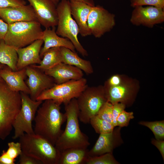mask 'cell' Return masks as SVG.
<instances>
[{
    "mask_svg": "<svg viewBox=\"0 0 164 164\" xmlns=\"http://www.w3.org/2000/svg\"><path fill=\"white\" fill-rule=\"evenodd\" d=\"M60 104L53 100H46L38 108L34 119L35 134L55 145L63 131L61 127L66 120L61 111Z\"/></svg>",
    "mask_w": 164,
    "mask_h": 164,
    "instance_id": "6da1fadb",
    "label": "cell"
},
{
    "mask_svg": "<svg viewBox=\"0 0 164 164\" xmlns=\"http://www.w3.org/2000/svg\"><path fill=\"white\" fill-rule=\"evenodd\" d=\"M64 105L66 126L57 140L55 147L60 152L72 148L87 149L90 144L88 137L81 132L80 128L77 98L72 99Z\"/></svg>",
    "mask_w": 164,
    "mask_h": 164,
    "instance_id": "7a4b0ae2",
    "label": "cell"
},
{
    "mask_svg": "<svg viewBox=\"0 0 164 164\" xmlns=\"http://www.w3.org/2000/svg\"><path fill=\"white\" fill-rule=\"evenodd\" d=\"M20 92L12 90L3 80L0 81V139L10 134L15 118L21 107Z\"/></svg>",
    "mask_w": 164,
    "mask_h": 164,
    "instance_id": "3957f363",
    "label": "cell"
},
{
    "mask_svg": "<svg viewBox=\"0 0 164 164\" xmlns=\"http://www.w3.org/2000/svg\"><path fill=\"white\" fill-rule=\"evenodd\" d=\"M19 138L23 153L42 164H58L60 152L45 139L35 133H25Z\"/></svg>",
    "mask_w": 164,
    "mask_h": 164,
    "instance_id": "277c9868",
    "label": "cell"
},
{
    "mask_svg": "<svg viewBox=\"0 0 164 164\" xmlns=\"http://www.w3.org/2000/svg\"><path fill=\"white\" fill-rule=\"evenodd\" d=\"M41 26L37 21L9 24L3 40L6 44L16 49L25 47L36 40L42 39L43 31Z\"/></svg>",
    "mask_w": 164,
    "mask_h": 164,
    "instance_id": "5b68a950",
    "label": "cell"
},
{
    "mask_svg": "<svg viewBox=\"0 0 164 164\" xmlns=\"http://www.w3.org/2000/svg\"><path fill=\"white\" fill-rule=\"evenodd\" d=\"M58 15L56 33L68 39L73 43L75 50L83 56L88 53L79 42L78 38L79 29L76 22L72 17L70 1L61 0L56 6Z\"/></svg>",
    "mask_w": 164,
    "mask_h": 164,
    "instance_id": "8992f818",
    "label": "cell"
},
{
    "mask_svg": "<svg viewBox=\"0 0 164 164\" xmlns=\"http://www.w3.org/2000/svg\"><path fill=\"white\" fill-rule=\"evenodd\" d=\"M78 108V118L83 123L90 122L107 101L102 88L87 86L77 98Z\"/></svg>",
    "mask_w": 164,
    "mask_h": 164,
    "instance_id": "52a82bcc",
    "label": "cell"
},
{
    "mask_svg": "<svg viewBox=\"0 0 164 164\" xmlns=\"http://www.w3.org/2000/svg\"><path fill=\"white\" fill-rule=\"evenodd\" d=\"M87 86V79L83 77L59 84H56L43 92L36 100L43 101L53 100L60 104H65L73 98H77Z\"/></svg>",
    "mask_w": 164,
    "mask_h": 164,
    "instance_id": "ba28073f",
    "label": "cell"
},
{
    "mask_svg": "<svg viewBox=\"0 0 164 164\" xmlns=\"http://www.w3.org/2000/svg\"><path fill=\"white\" fill-rule=\"evenodd\" d=\"M21 107L13 124L14 134V139L19 138L25 133H34L32 125L37 111L43 102L41 101L32 100L28 94L20 92Z\"/></svg>",
    "mask_w": 164,
    "mask_h": 164,
    "instance_id": "9c48e42d",
    "label": "cell"
},
{
    "mask_svg": "<svg viewBox=\"0 0 164 164\" xmlns=\"http://www.w3.org/2000/svg\"><path fill=\"white\" fill-rule=\"evenodd\" d=\"M115 24L113 14L100 5L92 7L87 20L88 26L91 35L99 38L110 31Z\"/></svg>",
    "mask_w": 164,
    "mask_h": 164,
    "instance_id": "30bf717a",
    "label": "cell"
},
{
    "mask_svg": "<svg viewBox=\"0 0 164 164\" xmlns=\"http://www.w3.org/2000/svg\"><path fill=\"white\" fill-rule=\"evenodd\" d=\"M26 69L28 77L26 84L30 91V97L33 100H36L43 92L56 84L52 77L32 65L26 67Z\"/></svg>",
    "mask_w": 164,
    "mask_h": 164,
    "instance_id": "8fae6325",
    "label": "cell"
},
{
    "mask_svg": "<svg viewBox=\"0 0 164 164\" xmlns=\"http://www.w3.org/2000/svg\"><path fill=\"white\" fill-rule=\"evenodd\" d=\"M32 7L37 21L45 28L55 27L58 22L56 5L51 0H27Z\"/></svg>",
    "mask_w": 164,
    "mask_h": 164,
    "instance_id": "7c38bea8",
    "label": "cell"
},
{
    "mask_svg": "<svg viewBox=\"0 0 164 164\" xmlns=\"http://www.w3.org/2000/svg\"><path fill=\"white\" fill-rule=\"evenodd\" d=\"M135 7L131 19L134 25L151 27L164 21V9L152 6H138Z\"/></svg>",
    "mask_w": 164,
    "mask_h": 164,
    "instance_id": "4fadbf2b",
    "label": "cell"
},
{
    "mask_svg": "<svg viewBox=\"0 0 164 164\" xmlns=\"http://www.w3.org/2000/svg\"><path fill=\"white\" fill-rule=\"evenodd\" d=\"M119 127L111 132L100 134L93 147L88 151V156L93 157L108 153H112L114 149L121 143Z\"/></svg>",
    "mask_w": 164,
    "mask_h": 164,
    "instance_id": "5bb4252c",
    "label": "cell"
},
{
    "mask_svg": "<svg viewBox=\"0 0 164 164\" xmlns=\"http://www.w3.org/2000/svg\"><path fill=\"white\" fill-rule=\"evenodd\" d=\"M43 43L42 39L36 40L25 47L16 49L18 56V70L35 64H39L41 60L40 53Z\"/></svg>",
    "mask_w": 164,
    "mask_h": 164,
    "instance_id": "9a60e30c",
    "label": "cell"
},
{
    "mask_svg": "<svg viewBox=\"0 0 164 164\" xmlns=\"http://www.w3.org/2000/svg\"><path fill=\"white\" fill-rule=\"evenodd\" d=\"M0 18L8 24L20 22L38 21L30 4L0 9Z\"/></svg>",
    "mask_w": 164,
    "mask_h": 164,
    "instance_id": "2e32d148",
    "label": "cell"
},
{
    "mask_svg": "<svg viewBox=\"0 0 164 164\" xmlns=\"http://www.w3.org/2000/svg\"><path fill=\"white\" fill-rule=\"evenodd\" d=\"M47 75L52 77L56 84L83 77V71L73 66L61 63L52 68L44 70Z\"/></svg>",
    "mask_w": 164,
    "mask_h": 164,
    "instance_id": "e0dca14e",
    "label": "cell"
},
{
    "mask_svg": "<svg viewBox=\"0 0 164 164\" xmlns=\"http://www.w3.org/2000/svg\"><path fill=\"white\" fill-rule=\"evenodd\" d=\"M26 76V68L13 71L7 65H4L0 70V76L12 90L28 94L30 91L24 81Z\"/></svg>",
    "mask_w": 164,
    "mask_h": 164,
    "instance_id": "ac0fdd59",
    "label": "cell"
},
{
    "mask_svg": "<svg viewBox=\"0 0 164 164\" xmlns=\"http://www.w3.org/2000/svg\"><path fill=\"white\" fill-rule=\"evenodd\" d=\"M70 2L71 14L78 26L79 33L82 37L91 35L88 26L87 20L93 6L80 1H70Z\"/></svg>",
    "mask_w": 164,
    "mask_h": 164,
    "instance_id": "d6986e66",
    "label": "cell"
},
{
    "mask_svg": "<svg viewBox=\"0 0 164 164\" xmlns=\"http://www.w3.org/2000/svg\"><path fill=\"white\" fill-rule=\"evenodd\" d=\"M52 28V29L46 28L43 31L42 39L44 44L40 53L41 58L48 50L53 47H64L75 52L72 43L67 38L60 37L56 33L55 27Z\"/></svg>",
    "mask_w": 164,
    "mask_h": 164,
    "instance_id": "ffe728a7",
    "label": "cell"
},
{
    "mask_svg": "<svg viewBox=\"0 0 164 164\" xmlns=\"http://www.w3.org/2000/svg\"><path fill=\"white\" fill-rule=\"evenodd\" d=\"M60 50L63 63L75 66L87 75L93 73V69L90 61L81 58L75 52L68 48L60 47Z\"/></svg>",
    "mask_w": 164,
    "mask_h": 164,
    "instance_id": "44dd1931",
    "label": "cell"
},
{
    "mask_svg": "<svg viewBox=\"0 0 164 164\" xmlns=\"http://www.w3.org/2000/svg\"><path fill=\"white\" fill-rule=\"evenodd\" d=\"M87 149L72 148L61 152L58 164H85L88 156Z\"/></svg>",
    "mask_w": 164,
    "mask_h": 164,
    "instance_id": "7402d4cb",
    "label": "cell"
},
{
    "mask_svg": "<svg viewBox=\"0 0 164 164\" xmlns=\"http://www.w3.org/2000/svg\"><path fill=\"white\" fill-rule=\"evenodd\" d=\"M18 60L16 49L2 40L0 42V63L7 65L12 70L16 71Z\"/></svg>",
    "mask_w": 164,
    "mask_h": 164,
    "instance_id": "603a6c76",
    "label": "cell"
},
{
    "mask_svg": "<svg viewBox=\"0 0 164 164\" xmlns=\"http://www.w3.org/2000/svg\"><path fill=\"white\" fill-rule=\"evenodd\" d=\"M39 65H32L43 71L63 63L60 47H55L49 49L45 53Z\"/></svg>",
    "mask_w": 164,
    "mask_h": 164,
    "instance_id": "cb8c5ba5",
    "label": "cell"
},
{
    "mask_svg": "<svg viewBox=\"0 0 164 164\" xmlns=\"http://www.w3.org/2000/svg\"><path fill=\"white\" fill-rule=\"evenodd\" d=\"M109 86L107 92L105 93L107 101L112 104L123 103L128 98L130 90L128 87L120 84L116 86Z\"/></svg>",
    "mask_w": 164,
    "mask_h": 164,
    "instance_id": "d4e9b609",
    "label": "cell"
},
{
    "mask_svg": "<svg viewBox=\"0 0 164 164\" xmlns=\"http://www.w3.org/2000/svg\"><path fill=\"white\" fill-rule=\"evenodd\" d=\"M90 123L96 132L99 134L111 132L115 128L112 124L96 115L91 118Z\"/></svg>",
    "mask_w": 164,
    "mask_h": 164,
    "instance_id": "484cf974",
    "label": "cell"
},
{
    "mask_svg": "<svg viewBox=\"0 0 164 164\" xmlns=\"http://www.w3.org/2000/svg\"><path fill=\"white\" fill-rule=\"evenodd\" d=\"M139 124L149 128L154 134L155 139L163 140L164 139V121H142Z\"/></svg>",
    "mask_w": 164,
    "mask_h": 164,
    "instance_id": "4316f807",
    "label": "cell"
},
{
    "mask_svg": "<svg viewBox=\"0 0 164 164\" xmlns=\"http://www.w3.org/2000/svg\"><path fill=\"white\" fill-rule=\"evenodd\" d=\"M112 153H108L98 156H88L85 164H118Z\"/></svg>",
    "mask_w": 164,
    "mask_h": 164,
    "instance_id": "83f0119b",
    "label": "cell"
},
{
    "mask_svg": "<svg viewBox=\"0 0 164 164\" xmlns=\"http://www.w3.org/2000/svg\"><path fill=\"white\" fill-rule=\"evenodd\" d=\"M113 105L110 102L106 101L100 108L96 115L113 124Z\"/></svg>",
    "mask_w": 164,
    "mask_h": 164,
    "instance_id": "f1b7e54d",
    "label": "cell"
},
{
    "mask_svg": "<svg viewBox=\"0 0 164 164\" xmlns=\"http://www.w3.org/2000/svg\"><path fill=\"white\" fill-rule=\"evenodd\" d=\"M8 149L6 152L8 155L11 159L15 160L22 153V149L20 143L13 142L8 143Z\"/></svg>",
    "mask_w": 164,
    "mask_h": 164,
    "instance_id": "f546056e",
    "label": "cell"
},
{
    "mask_svg": "<svg viewBox=\"0 0 164 164\" xmlns=\"http://www.w3.org/2000/svg\"><path fill=\"white\" fill-rule=\"evenodd\" d=\"M134 118L132 112H128L123 111L118 116L116 121L117 126L121 128L127 126L130 120Z\"/></svg>",
    "mask_w": 164,
    "mask_h": 164,
    "instance_id": "4dcf8cb0",
    "label": "cell"
},
{
    "mask_svg": "<svg viewBox=\"0 0 164 164\" xmlns=\"http://www.w3.org/2000/svg\"><path fill=\"white\" fill-rule=\"evenodd\" d=\"M148 5L164 9V0H136L132 3V6Z\"/></svg>",
    "mask_w": 164,
    "mask_h": 164,
    "instance_id": "1f68e13d",
    "label": "cell"
},
{
    "mask_svg": "<svg viewBox=\"0 0 164 164\" xmlns=\"http://www.w3.org/2000/svg\"><path fill=\"white\" fill-rule=\"evenodd\" d=\"M113 124L114 127L117 126V119L120 114L124 110L125 105L123 103H117L113 104Z\"/></svg>",
    "mask_w": 164,
    "mask_h": 164,
    "instance_id": "d6a6232c",
    "label": "cell"
},
{
    "mask_svg": "<svg viewBox=\"0 0 164 164\" xmlns=\"http://www.w3.org/2000/svg\"><path fill=\"white\" fill-rule=\"evenodd\" d=\"M26 4V2L24 0H0V9Z\"/></svg>",
    "mask_w": 164,
    "mask_h": 164,
    "instance_id": "836d02e7",
    "label": "cell"
},
{
    "mask_svg": "<svg viewBox=\"0 0 164 164\" xmlns=\"http://www.w3.org/2000/svg\"><path fill=\"white\" fill-rule=\"evenodd\" d=\"M18 164H42L39 160L22 152L19 155Z\"/></svg>",
    "mask_w": 164,
    "mask_h": 164,
    "instance_id": "e575fe53",
    "label": "cell"
},
{
    "mask_svg": "<svg viewBox=\"0 0 164 164\" xmlns=\"http://www.w3.org/2000/svg\"><path fill=\"white\" fill-rule=\"evenodd\" d=\"M152 144L155 145L159 150L162 158L164 160V141L163 140H157L152 139L151 141Z\"/></svg>",
    "mask_w": 164,
    "mask_h": 164,
    "instance_id": "d590c367",
    "label": "cell"
},
{
    "mask_svg": "<svg viewBox=\"0 0 164 164\" xmlns=\"http://www.w3.org/2000/svg\"><path fill=\"white\" fill-rule=\"evenodd\" d=\"M15 160L11 158L3 150L0 156V164H14Z\"/></svg>",
    "mask_w": 164,
    "mask_h": 164,
    "instance_id": "8d00e7d4",
    "label": "cell"
},
{
    "mask_svg": "<svg viewBox=\"0 0 164 164\" xmlns=\"http://www.w3.org/2000/svg\"><path fill=\"white\" fill-rule=\"evenodd\" d=\"M9 24L0 18V42L3 40L7 32Z\"/></svg>",
    "mask_w": 164,
    "mask_h": 164,
    "instance_id": "74e56055",
    "label": "cell"
},
{
    "mask_svg": "<svg viewBox=\"0 0 164 164\" xmlns=\"http://www.w3.org/2000/svg\"><path fill=\"white\" fill-rule=\"evenodd\" d=\"M108 84L109 86H116L121 84V80L118 75H115L111 77L108 80Z\"/></svg>",
    "mask_w": 164,
    "mask_h": 164,
    "instance_id": "f35d334b",
    "label": "cell"
},
{
    "mask_svg": "<svg viewBox=\"0 0 164 164\" xmlns=\"http://www.w3.org/2000/svg\"><path fill=\"white\" fill-rule=\"evenodd\" d=\"M70 1H78L85 2L92 6H95L93 0H69Z\"/></svg>",
    "mask_w": 164,
    "mask_h": 164,
    "instance_id": "ab89813d",
    "label": "cell"
},
{
    "mask_svg": "<svg viewBox=\"0 0 164 164\" xmlns=\"http://www.w3.org/2000/svg\"><path fill=\"white\" fill-rule=\"evenodd\" d=\"M4 65L0 63V70L4 66ZM3 80L0 76V81H3Z\"/></svg>",
    "mask_w": 164,
    "mask_h": 164,
    "instance_id": "60d3db41",
    "label": "cell"
},
{
    "mask_svg": "<svg viewBox=\"0 0 164 164\" xmlns=\"http://www.w3.org/2000/svg\"><path fill=\"white\" fill-rule=\"evenodd\" d=\"M57 6V5L59 2V0H51Z\"/></svg>",
    "mask_w": 164,
    "mask_h": 164,
    "instance_id": "b9f144b4",
    "label": "cell"
},
{
    "mask_svg": "<svg viewBox=\"0 0 164 164\" xmlns=\"http://www.w3.org/2000/svg\"><path fill=\"white\" fill-rule=\"evenodd\" d=\"M136 0H131L132 3L134 2Z\"/></svg>",
    "mask_w": 164,
    "mask_h": 164,
    "instance_id": "7bdbcfd3",
    "label": "cell"
}]
</instances>
